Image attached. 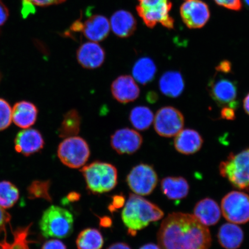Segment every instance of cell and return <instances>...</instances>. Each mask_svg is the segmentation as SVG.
<instances>
[{"label": "cell", "mask_w": 249, "mask_h": 249, "mask_svg": "<svg viewBox=\"0 0 249 249\" xmlns=\"http://www.w3.org/2000/svg\"><path fill=\"white\" fill-rule=\"evenodd\" d=\"M87 188L93 194L110 192L117 185L116 167L110 163L95 161L81 169Z\"/></svg>", "instance_id": "3957f363"}, {"label": "cell", "mask_w": 249, "mask_h": 249, "mask_svg": "<svg viewBox=\"0 0 249 249\" xmlns=\"http://www.w3.org/2000/svg\"><path fill=\"white\" fill-rule=\"evenodd\" d=\"M244 238V233L241 227L232 223L224 224L217 233L218 241L226 249H238Z\"/></svg>", "instance_id": "44dd1931"}, {"label": "cell", "mask_w": 249, "mask_h": 249, "mask_svg": "<svg viewBox=\"0 0 249 249\" xmlns=\"http://www.w3.org/2000/svg\"><path fill=\"white\" fill-rule=\"evenodd\" d=\"M112 31L120 38H126L132 35L136 27L135 18L130 12L120 10L112 16L110 21Z\"/></svg>", "instance_id": "cb8c5ba5"}, {"label": "cell", "mask_w": 249, "mask_h": 249, "mask_svg": "<svg viewBox=\"0 0 249 249\" xmlns=\"http://www.w3.org/2000/svg\"><path fill=\"white\" fill-rule=\"evenodd\" d=\"M42 249H67L66 245L58 239H51L44 243Z\"/></svg>", "instance_id": "836d02e7"}, {"label": "cell", "mask_w": 249, "mask_h": 249, "mask_svg": "<svg viewBox=\"0 0 249 249\" xmlns=\"http://www.w3.org/2000/svg\"><path fill=\"white\" fill-rule=\"evenodd\" d=\"M38 109L35 105L26 101L17 103L12 109V120L23 129L29 128L36 122Z\"/></svg>", "instance_id": "ffe728a7"}, {"label": "cell", "mask_w": 249, "mask_h": 249, "mask_svg": "<svg viewBox=\"0 0 249 249\" xmlns=\"http://www.w3.org/2000/svg\"><path fill=\"white\" fill-rule=\"evenodd\" d=\"M242 1L249 8V0H242Z\"/></svg>", "instance_id": "7dc6e473"}, {"label": "cell", "mask_w": 249, "mask_h": 249, "mask_svg": "<svg viewBox=\"0 0 249 249\" xmlns=\"http://www.w3.org/2000/svg\"><path fill=\"white\" fill-rule=\"evenodd\" d=\"M157 68L153 60L147 57L139 59L132 69L133 79L142 85H147L153 81Z\"/></svg>", "instance_id": "d4e9b609"}, {"label": "cell", "mask_w": 249, "mask_h": 249, "mask_svg": "<svg viewBox=\"0 0 249 249\" xmlns=\"http://www.w3.org/2000/svg\"><path fill=\"white\" fill-rule=\"evenodd\" d=\"M31 225L15 230L13 241L8 242L5 238L4 240L0 242V249H30L28 237Z\"/></svg>", "instance_id": "f546056e"}, {"label": "cell", "mask_w": 249, "mask_h": 249, "mask_svg": "<svg viewBox=\"0 0 249 249\" xmlns=\"http://www.w3.org/2000/svg\"><path fill=\"white\" fill-rule=\"evenodd\" d=\"M19 191L8 180L0 182V207L4 210L13 207L19 198Z\"/></svg>", "instance_id": "f1b7e54d"}, {"label": "cell", "mask_w": 249, "mask_h": 249, "mask_svg": "<svg viewBox=\"0 0 249 249\" xmlns=\"http://www.w3.org/2000/svg\"><path fill=\"white\" fill-rule=\"evenodd\" d=\"M220 175L235 188L249 191V148L231 152L219 165Z\"/></svg>", "instance_id": "5b68a950"}, {"label": "cell", "mask_w": 249, "mask_h": 249, "mask_svg": "<svg viewBox=\"0 0 249 249\" xmlns=\"http://www.w3.org/2000/svg\"><path fill=\"white\" fill-rule=\"evenodd\" d=\"M147 100L151 103H154L157 100V95L154 92L148 93Z\"/></svg>", "instance_id": "bcb514c9"}, {"label": "cell", "mask_w": 249, "mask_h": 249, "mask_svg": "<svg viewBox=\"0 0 249 249\" xmlns=\"http://www.w3.org/2000/svg\"><path fill=\"white\" fill-rule=\"evenodd\" d=\"M76 243L78 249H101L104 239L98 230L89 228L80 232Z\"/></svg>", "instance_id": "4316f807"}, {"label": "cell", "mask_w": 249, "mask_h": 249, "mask_svg": "<svg viewBox=\"0 0 249 249\" xmlns=\"http://www.w3.org/2000/svg\"><path fill=\"white\" fill-rule=\"evenodd\" d=\"M194 215L202 225L211 226L219 222L221 210L219 205L213 199L205 198L196 204Z\"/></svg>", "instance_id": "d6986e66"}, {"label": "cell", "mask_w": 249, "mask_h": 249, "mask_svg": "<svg viewBox=\"0 0 249 249\" xmlns=\"http://www.w3.org/2000/svg\"><path fill=\"white\" fill-rule=\"evenodd\" d=\"M158 182L153 167L144 163L134 167L126 177V182L134 194L140 196L151 195Z\"/></svg>", "instance_id": "ba28073f"}, {"label": "cell", "mask_w": 249, "mask_h": 249, "mask_svg": "<svg viewBox=\"0 0 249 249\" xmlns=\"http://www.w3.org/2000/svg\"><path fill=\"white\" fill-rule=\"evenodd\" d=\"M82 117L76 109H71L65 114L58 129V135L61 138L76 136L80 130Z\"/></svg>", "instance_id": "484cf974"}, {"label": "cell", "mask_w": 249, "mask_h": 249, "mask_svg": "<svg viewBox=\"0 0 249 249\" xmlns=\"http://www.w3.org/2000/svg\"><path fill=\"white\" fill-rule=\"evenodd\" d=\"M189 185L186 179L181 177H167L161 181L163 194L171 200H180L187 197Z\"/></svg>", "instance_id": "603a6c76"}, {"label": "cell", "mask_w": 249, "mask_h": 249, "mask_svg": "<svg viewBox=\"0 0 249 249\" xmlns=\"http://www.w3.org/2000/svg\"><path fill=\"white\" fill-rule=\"evenodd\" d=\"M137 10L145 23L153 27L157 23L171 26L169 0H139Z\"/></svg>", "instance_id": "8fae6325"}, {"label": "cell", "mask_w": 249, "mask_h": 249, "mask_svg": "<svg viewBox=\"0 0 249 249\" xmlns=\"http://www.w3.org/2000/svg\"><path fill=\"white\" fill-rule=\"evenodd\" d=\"M73 214L65 208L52 205L43 213L39 221L40 232L44 237L66 238L73 231Z\"/></svg>", "instance_id": "277c9868"}, {"label": "cell", "mask_w": 249, "mask_h": 249, "mask_svg": "<svg viewBox=\"0 0 249 249\" xmlns=\"http://www.w3.org/2000/svg\"><path fill=\"white\" fill-rule=\"evenodd\" d=\"M11 220V214L0 207V235L5 232L6 227L10 223Z\"/></svg>", "instance_id": "d6a6232c"}, {"label": "cell", "mask_w": 249, "mask_h": 249, "mask_svg": "<svg viewBox=\"0 0 249 249\" xmlns=\"http://www.w3.org/2000/svg\"><path fill=\"white\" fill-rule=\"evenodd\" d=\"M12 108L7 101L0 99V130L7 129L12 122Z\"/></svg>", "instance_id": "1f68e13d"}, {"label": "cell", "mask_w": 249, "mask_h": 249, "mask_svg": "<svg viewBox=\"0 0 249 249\" xmlns=\"http://www.w3.org/2000/svg\"><path fill=\"white\" fill-rule=\"evenodd\" d=\"M111 220L108 217L103 218L101 220V225L103 227H108L111 225Z\"/></svg>", "instance_id": "f6af8a7d"}, {"label": "cell", "mask_w": 249, "mask_h": 249, "mask_svg": "<svg viewBox=\"0 0 249 249\" xmlns=\"http://www.w3.org/2000/svg\"><path fill=\"white\" fill-rule=\"evenodd\" d=\"M243 107H244L246 113L249 116V92L245 96L244 101H243Z\"/></svg>", "instance_id": "b9f144b4"}, {"label": "cell", "mask_w": 249, "mask_h": 249, "mask_svg": "<svg viewBox=\"0 0 249 249\" xmlns=\"http://www.w3.org/2000/svg\"><path fill=\"white\" fill-rule=\"evenodd\" d=\"M51 186V181H35L30 186V194L34 198H42L51 201L52 197L49 194V189Z\"/></svg>", "instance_id": "4dcf8cb0"}, {"label": "cell", "mask_w": 249, "mask_h": 249, "mask_svg": "<svg viewBox=\"0 0 249 249\" xmlns=\"http://www.w3.org/2000/svg\"><path fill=\"white\" fill-rule=\"evenodd\" d=\"M34 5L38 6H47L53 4H60L65 0H29Z\"/></svg>", "instance_id": "f35d334b"}, {"label": "cell", "mask_w": 249, "mask_h": 249, "mask_svg": "<svg viewBox=\"0 0 249 249\" xmlns=\"http://www.w3.org/2000/svg\"><path fill=\"white\" fill-rule=\"evenodd\" d=\"M77 60L83 68L87 70H95L104 63L106 54L104 49L95 42L83 43L76 53Z\"/></svg>", "instance_id": "2e32d148"}, {"label": "cell", "mask_w": 249, "mask_h": 249, "mask_svg": "<svg viewBox=\"0 0 249 249\" xmlns=\"http://www.w3.org/2000/svg\"><path fill=\"white\" fill-rule=\"evenodd\" d=\"M208 91L212 99L220 107L236 108L238 95V83L235 80L223 77H214L208 84Z\"/></svg>", "instance_id": "30bf717a"}, {"label": "cell", "mask_w": 249, "mask_h": 249, "mask_svg": "<svg viewBox=\"0 0 249 249\" xmlns=\"http://www.w3.org/2000/svg\"><path fill=\"white\" fill-rule=\"evenodd\" d=\"M142 142V137L139 132L125 127L116 130L111 135L110 144L118 154L131 155L141 148Z\"/></svg>", "instance_id": "4fadbf2b"}, {"label": "cell", "mask_w": 249, "mask_h": 249, "mask_svg": "<svg viewBox=\"0 0 249 249\" xmlns=\"http://www.w3.org/2000/svg\"><path fill=\"white\" fill-rule=\"evenodd\" d=\"M157 239L161 249H210L209 229L191 214L170 213L163 220Z\"/></svg>", "instance_id": "6da1fadb"}, {"label": "cell", "mask_w": 249, "mask_h": 249, "mask_svg": "<svg viewBox=\"0 0 249 249\" xmlns=\"http://www.w3.org/2000/svg\"><path fill=\"white\" fill-rule=\"evenodd\" d=\"M223 215L230 223L245 224L249 221V196L232 191L224 197L221 204Z\"/></svg>", "instance_id": "52a82bcc"}, {"label": "cell", "mask_w": 249, "mask_h": 249, "mask_svg": "<svg viewBox=\"0 0 249 249\" xmlns=\"http://www.w3.org/2000/svg\"><path fill=\"white\" fill-rule=\"evenodd\" d=\"M220 116L223 120H234L236 118L235 108L230 107H223Z\"/></svg>", "instance_id": "d590c367"}, {"label": "cell", "mask_w": 249, "mask_h": 249, "mask_svg": "<svg viewBox=\"0 0 249 249\" xmlns=\"http://www.w3.org/2000/svg\"><path fill=\"white\" fill-rule=\"evenodd\" d=\"M111 92L115 100L120 104H126L139 97L140 89L133 77L121 75L112 83Z\"/></svg>", "instance_id": "9a60e30c"}, {"label": "cell", "mask_w": 249, "mask_h": 249, "mask_svg": "<svg viewBox=\"0 0 249 249\" xmlns=\"http://www.w3.org/2000/svg\"><path fill=\"white\" fill-rule=\"evenodd\" d=\"M140 249H161L159 245H155L154 244H147L142 247L140 248Z\"/></svg>", "instance_id": "ee69618b"}, {"label": "cell", "mask_w": 249, "mask_h": 249, "mask_svg": "<svg viewBox=\"0 0 249 249\" xmlns=\"http://www.w3.org/2000/svg\"><path fill=\"white\" fill-rule=\"evenodd\" d=\"M231 70L232 65L231 62L228 60L221 61L216 67L217 72L227 74L231 73Z\"/></svg>", "instance_id": "8d00e7d4"}, {"label": "cell", "mask_w": 249, "mask_h": 249, "mask_svg": "<svg viewBox=\"0 0 249 249\" xmlns=\"http://www.w3.org/2000/svg\"><path fill=\"white\" fill-rule=\"evenodd\" d=\"M154 120L153 112L150 108L138 106L134 107L129 114V121L132 126L137 130L144 131L151 126Z\"/></svg>", "instance_id": "83f0119b"}, {"label": "cell", "mask_w": 249, "mask_h": 249, "mask_svg": "<svg viewBox=\"0 0 249 249\" xmlns=\"http://www.w3.org/2000/svg\"><path fill=\"white\" fill-rule=\"evenodd\" d=\"M107 249H132L129 246L125 243L118 242L112 244Z\"/></svg>", "instance_id": "60d3db41"}, {"label": "cell", "mask_w": 249, "mask_h": 249, "mask_svg": "<svg viewBox=\"0 0 249 249\" xmlns=\"http://www.w3.org/2000/svg\"><path fill=\"white\" fill-rule=\"evenodd\" d=\"M180 13L185 23L191 28L203 27L210 16L207 5L200 0H186L180 8Z\"/></svg>", "instance_id": "5bb4252c"}, {"label": "cell", "mask_w": 249, "mask_h": 249, "mask_svg": "<svg viewBox=\"0 0 249 249\" xmlns=\"http://www.w3.org/2000/svg\"><path fill=\"white\" fill-rule=\"evenodd\" d=\"M159 86L164 95L176 98L179 97L184 91L185 82L179 71H167L161 76Z\"/></svg>", "instance_id": "7402d4cb"}, {"label": "cell", "mask_w": 249, "mask_h": 249, "mask_svg": "<svg viewBox=\"0 0 249 249\" xmlns=\"http://www.w3.org/2000/svg\"><path fill=\"white\" fill-rule=\"evenodd\" d=\"M124 204V198L123 196H114L113 198V201H112L111 204L109 205L108 209L110 210V211L113 212L123 207Z\"/></svg>", "instance_id": "e575fe53"}, {"label": "cell", "mask_w": 249, "mask_h": 249, "mask_svg": "<svg viewBox=\"0 0 249 249\" xmlns=\"http://www.w3.org/2000/svg\"><path fill=\"white\" fill-rule=\"evenodd\" d=\"M163 216V211L157 205L136 194L129 195L122 211L123 222L132 236Z\"/></svg>", "instance_id": "7a4b0ae2"}, {"label": "cell", "mask_w": 249, "mask_h": 249, "mask_svg": "<svg viewBox=\"0 0 249 249\" xmlns=\"http://www.w3.org/2000/svg\"><path fill=\"white\" fill-rule=\"evenodd\" d=\"M204 140L200 134L192 129L182 130L176 136L174 147L177 151L184 155H192L200 150Z\"/></svg>", "instance_id": "ac0fdd59"}, {"label": "cell", "mask_w": 249, "mask_h": 249, "mask_svg": "<svg viewBox=\"0 0 249 249\" xmlns=\"http://www.w3.org/2000/svg\"><path fill=\"white\" fill-rule=\"evenodd\" d=\"M71 29L75 32H82L86 38L92 42H98L108 36L110 24L107 18L102 15H93L85 22L79 21L74 23Z\"/></svg>", "instance_id": "7c38bea8"}, {"label": "cell", "mask_w": 249, "mask_h": 249, "mask_svg": "<svg viewBox=\"0 0 249 249\" xmlns=\"http://www.w3.org/2000/svg\"><path fill=\"white\" fill-rule=\"evenodd\" d=\"M9 15L8 9L5 5L0 1V26L4 24L7 20Z\"/></svg>", "instance_id": "ab89813d"}, {"label": "cell", "mask_w": 249, "mask_h": 249, "mask_svg": "<svg viewBox=\"0 0 249 249\" xmlns=\"http://www.w3.org/2000/svg\"><path fill=\"white\" fill-rule=\"evenodd\" d=\"M79 195L76 194V193H71V194L68 196V200L71 201H77L79 200Z\"/></svg>", "instance_id": "7bdbcfd3"}, {"label": "cell", "mask_w": 249, "mask_h": 249, "mask_svg": "<svg viewBox=\"0 0 249 249\" xmlns=\"http://www.w3.org/2000/svg\"><path fill=\"white\" fill-rule=\"evenodd\" d=\"M45 142L38 130L24 129L18 132L15 140V148L18 153L29 157L42 150Z\"/></svg>", "instance_id": "e0dca14e"}, {"label": "cell", "mask_w": 249, "mask_h": 249, "mask_svg": "<svg viewBox=\"0 0 249 249\" xmlns=\"http://www.w3.org/2000/svg\"><path fill=\"white\" fill-rule=\"evenodd\" d=\"M213 1L223 7L236 9L239 7L241 0H213Z\"/></svg>", "instance_id": "74e56055"}, {"label": "cell", "mask_w": 249, "mask_h": 249, "mask_svg": "<svg viewBox=\"0 0 249 249\" xmlns=\"http://www.w3.org/2000/svg\"><path fill=\"white\" fill-rule=\"evenodd\" d=\"M90 149L88 143L81 137L65 138L59 144L58 157L65 166L71 169L83 167L89 160Z\"/></svg>", "instance_id": "8992f818"}, {"label": "cell", "mask_w": 249, "mask_h": 249, "mask_svg": "<svg viewBox=\"0 0 249 249\" xmlns=\"http://www.w3.org/2000/svg\"><path fill=\"white\" fill-rule=\"evenodd\" d=\"M154 128L159 135L172 138L183 129L185 119L178 109L172 107L160 108L154 117Z\"/></svg>", "instance_id": "9c48e42d"}]
</instances>
